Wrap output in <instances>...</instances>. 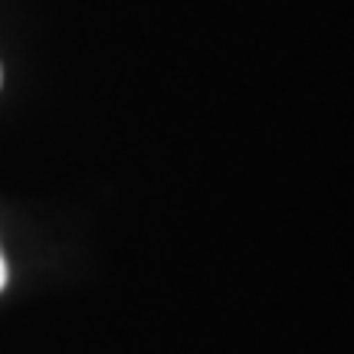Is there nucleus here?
<instances>
[{
  "label": "nucleus",
  "instance_id": "f257e3e1",
  "mask_svg": "<svg viewBox=\"0 0 354 354\" xmlns=\"http://www.w3.org/2000/svg\"><path fill=\"white\" fill-rule=\"evenodd\" d=\"M3 282H7V263H3V256H0V289H3Z\"/></svg>",
  "mask_w": 354,
  "mask_h": 354
}]
</instances>
